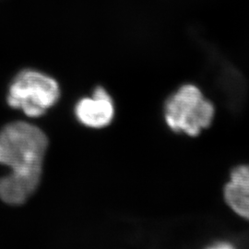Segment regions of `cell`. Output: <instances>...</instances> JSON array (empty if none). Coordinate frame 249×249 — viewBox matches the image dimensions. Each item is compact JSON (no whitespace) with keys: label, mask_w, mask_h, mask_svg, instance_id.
<instances>
[{"label":"cell","mask_w":249,"mask_h":249,"mask_svg":"<svg viewBox=\"0 0 249 249\" xmlns=\"http://www.w3.org/2000/svg\"><path fill=\"white\" fill-rule=\"evenodd\" d=\"M48 147L45 132L35 124L15 121L0 130V164L10 168L6 176L13 185L34 194L40 184Z\"/></svg>","instance_id":"obj_1"},{"label":"cell","mask_w":249,"mask_h":249,"mask_svg":"<svg viewBox=\"0 0 249 249\" xmlns=\"http://www.w3.org/2000/svg\"><path fill=\"white\" fill-rule=\"evenodd\" d=\"M214 116L213 104L193 84L180 87L164 105V117L170 128L190 137H196L210 127Z\"/></svg>","instance_id":"obj_2"},{"label":"cell","mask_w":249,"mask_h":249,"mask_svg":"<svg viewBox=\"0 0 249 249\" xmlns=\"http://www.w3.org/2000/svg\"><path fill=\"white\" fill-rule=\"evenodd\" d=\"M57 81L43 72L25 70L19 72L9 86L7 102L29 117H39L53 107L60 97Z\"/></svg>","instance_id":"obj_3"},{"label":"cell","mask_w":249,"mask_h":249,"mask_svg":"<svg viewBox=\"0 0 249 249\" xmlns=\"http://www.w3.org/2000/svg\"><path fill=\"white\" fill-rule=\"evenodd\" d=\"M75 115L81 124L102 128L110 124L115 115L114 102L107 89L101 86L93 90L91 97H85L78 102Z\"/></svg>","instance_id":"obj_4"},{"label":"cell","mask_w":249,"mask_h":249,"mask_svg":"<svg viewBox=\"0 0 249 249\" xmlns=\"http://www.w3.org/2000/svg\"><path fill=\"white\" fill-rule=\"evenodd\" d=\"M225 204L242 219L249 222V163H240L230 171L223 186Z\"/></svg>","instance_id":"obj_5"},{"label":"cell","mask_w":249,"mask_h":249,"mask_svg":"<svg viewBox=\"0 0 249 249\" xmlns=\"http://www.w3.org/2000/svg\"><path fill=\"white\" fill-rule=\"evenodd\" d=\"M206 249H237V248L229 241H218L209 246Z\"/></svg>","instance_id":"obj_6"}]
</instances>
